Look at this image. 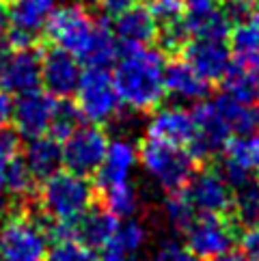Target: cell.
<instances>
[{
    "mask_svg": "<svg viewBox=\"0 0 259 261\" xmlns=\"http://www.w3.org/2000/svg\"><path fill=\"white\" fill-rule=\"evenodd\" d=\"M11 197H9V192L0 186V225L9 218V214H11Z\"/></svg>",
    "mask_w": 259,
    "mask_h": 261,
    "instance_id": "cell-42",
    "label": "cell"
},
{
    "mask_svg": "<svg viewBox=\"0 0 259 261\" xmlns=\"http://www.w3.org/2000/svg\"><path fill=\"white\" fill-rule=\"evenodd\" d=\"M214 106L223 115L225 123L229 125L234 136H248L255 129V110L251 106L225 95V93L214 99Z\"/></svg>",
    "mask_w": 259,
    "mask_h": 261,
    "instance_id": "cell-28",
    "label": "cell"
},
{
    "mask_svg": "<svg viewBox=\"0 0 259 261\" xmlns=\"http://www.w3.org/2000/svg\"><path fill=\"white\" fill-rule=\"evenodd\" d=\"M108 143H110L108 136L99 125H93V123L80 125L76 132L69 134L61 143L63 166L82 177L95 175L99 164L104 162Z\"/></svg>",
    "mask_w": 259,
    "mask_h": 261,
    "instance_id": "cell-9",
    "label": "cell"
},
{
    "mask_svg": "<svg viewBox=\"0 0 259 261\" xmlns=\"http://www.w3.org/2000/svg\"><path fill=\"white\" fill-rule=\"evenodd\" d=\"M22 160L26 169L33 175L35 181L48 179L52 173H57L63 164V153H61V141H57L50 134L29 138V143L24 147Z\"/></svg>",
    "mask_w": 259,
    "mask_h": 261,
    "instance_id": "cell-23",
    "label": "cell"
},
{
    "mask_svg": "<svg viewBox=\"0 0 259 261\" xmlns=\"http://www.w3.org/2000/svg\"><path fill=\"white\" fill-rule=\"evenodd\" d=\"M73 225V240L89 248H106L110 238L119 225V220L110 214L104 205H91V207L82 214Z\"/></svg>",
    "mask_w": 259,
    "mask_h": 261,
    "instance_id": "cell-21",
    "label": "cell"
},
{
    "mask_svg": "<svg viewBox=\"0 0 259 261\" xmlns=\"http://www.w3.org/2000/svg\"><path fill=\"white\" fill-rule=\"evenodd\" d=\"M11 117H13V99L9 93L0 89V132L11 123Z\"/></svg>",
    "mask_w": 259,
    "mask_h": 261,
    "instance_id": "cell-40",
    "label": "cell"
},
{
    "mask_svg": "<svg viewBox=\"0 0 259 261\" xmlns=\"http://www.w3.org/2000/svg\"><path fill=\"white\" fill-rule=\"evenodd\" d=\"M101 205L113 214L115 218H132L141 210V192L132 181L117 184L101 190Z\"/></svg>",
    "mask_w": 259,
    "mask_h": 261,
    "instance_id": "cell-27",
    "label": "cell"
},
{
    "mask_svg": "<svg viewBox=\"0 0 259 261\" xmlns=\"http://www.w3.org/2000/svg\"><path fill=\"white\" fill-rule=\"evenodd\" d=\"M99 261H147V259H143V257L138 255V253L125 255V253H117V250L104 248V255L99 257Z\"/></svg>",
    "mask_w": 259,
    "mask_h": 261,
    "instance_id": "cell-41",
    "label": "cell"
},
{
    "mask_svg": "<svg viewBox=\"0 0 259 261\" xmlns=\"http://www.w3.org/2000/svg\"><path fill=\"white\" fill-rule=\"evenodd\" d=\"M115 22V37L121 43V48L130 45H149L158 37V22L151 15V11L143 5H136L123 15H119Z\"/></svg>",
    "mask_w": 259,
    "mask_h": 261,
    "instance_id": "cell-22",
    "label": "cell"
},
{
    "mask_svg": "<svg viewBox=\"0 0 259 261\" xmlns=\"http://www.w3.org/2000/svg\"><path fill=\"white\" fill-rule=\"evenodd\" d=\"M54 11H57V0H9L7 39L11 48H35L39 35L45 33V26Z\"/></svg>",
    "mask_w": 259,
    "mask_h": 261,
    "instance_id": "cell-7",
    "label": "cell"
},
{
    "mask_svg": "<svg viewBox=\"0 0 259 261\" xmlns=\"http://www.w3.org/2000/svg\"><path fill=\"white\" fill-rule=\"evenodd\" d=\"M194 216H197V212L184 197V192H171L162 203V218L166 227L177 233H186Z\"/></svg>",
    "mask_w": 259,
    "mask_h": 261,
    "instance_id": "cell-31",
    "label": "cell"
},
{
    "mask_svg": "<svg viewBox=\"0 0 259 261\" xmlns=\"http://www.w3.org/2000/svg\"><path fill=\"white\" fill-rule=\"evenodd\" d=\"M184 26L190 39L225 41L234 24L225 15L220 0H184Z\"/></svg>",
    "mask_w": 259,
    "mask_h": 261,
    "instance_id": "cell-15",
    "label": "cell"
},
{
    "mask_svg": "<svg viewBox=\"0 0 259 261\" xmlns=\"http://www.w3.org/2000/svg\"><path fill=\"white\" fill-rule=\"evenodd\" d=\"M192 119H194V136L188 145V151L197 162L212 160L223 153L227 143L234 138L229 125L225 123L223 115L218 113L214 101L203 99L192 108Z\"/></svg>",
    "mask_w": 259,
    "mask_h": 261,
    "instance_id": "cell-10",
    "label": "cell"
},
{
    "mask_svg": "<svg viewBox=\"0 0 259 261\" xmlns=\"http://www.w3.org/2000/svg\"><path fill=\"white\" fill-rule=\"evenodd\" d=\"M97 24L99 22L87 11V7L73 3L59 7L52 13L48 26H45V35L57 48L69 52L78 61H82L91 48Z\"/></svg>",
    "mask_w": 259,
    "mask_h": 261,
    "instance_id": "cell-5",
    "label": "cell"
},
{
    "mask_svg": "<svg viewBox=\"0 0 259 261\" xmlns=\"http://www.w3.org/2000/svg\"><path fill=\"white\" fill-rule=\"evenodd\" d=\"M138 162L147 175L166 192H182L197 171V160L186 147L171 145L147 136L138 145Z\"/></svg>",
    "mask_w": 259,
    "mask_h": 261,
    "instance_id": "cell-4",
    "label": "cell"
},
{
    "mask_svg": "<svg viewBox=\"0 0 259 261\" xmlns=\"http://www.w3.org/2000/svg\"><path fill=\"white\" fill-rule=\"evenodd\" d=\"M59 99L41 89H35L24 95H17L13 101V125L22 138H37L50 132L52 117Z\"/></svg>",
    "mask_w": 259,
    "mask_h": 261,
    "instance_id": "cell-13",
    "label": "cell"
},
{
    "mask_svg": "<svg viewBox=\"0 0 259 261\" xmlns=\"http://www.w3.org/2000/svg\"><path fill=\"white\" fill-rule=\"evenodd\" d=\"M179 54H184V61L210 82L223 78L234 61L229 45L218 39H190Z\"/></svg>",
    "mask_w": 259,
    "mask_h": 261,
    "instance_id": "cell-18",
    "label": "cell"
},
{
    "mask_svg": "<svg viewBox=\"0 0 259 261\" xmlns=\"http://www.w3.org/2000/svg\"><path fill=\"white\" fill-rule=\"evenodd\" d=\"M85 121L80 108L73 104L71 99H59L57 110H54L52 117V125H50V136H54L57 141H65L69 134H73Z\"/></svg>",
    "mask_w": 259,
    "mask_h": 261,
    "instance_id": "cell-32",
    "label": "cell"
},
{
    "mask_svg": "<svg viewBox=\"0 0 259 261\" xmlns=\"http://www.w3.org/2000/svg\"><path fill=\"white\" fill-rule=\"evenodd\" d=\"M78 108L82 117L93 125H106L113 123V119L121 113V99L117 95L113 76L108 73V69L101 67H87V71H82L78 89Z\"/></svg>",
    "mask_w": 259,
    "mask_h": 261,
    "instance_id": "cell-6",
    "label": "cell"
},
{
    "mask_svg": "<svg viewBox=\"0 0 259 261\" xmlns=\"http://www.w3.org/2000/svg\"><path fill=\"white\" fill-rule=\"evenodd\" d=\"M48 242V218L24 201L0 225V261H45Z\"/></svg>",
    "mask_w": 259,
    "mask_h": 261,
    "instance_id": "cell-3",
    "label": "cell"
},
{
    "mask_svg": "<svg viewBox=\"0 0 259 261\" xmlns=\"http://www.w3.org/2000/svg\"><path fill=\"white\" fill-rule=\"evenodd\" d=\"M255 129H259V108L255 110Z\"/></svg>",
    "mask_w": 259,
    "mask_h": 261,
    "instance_id": "cell-47",
    "label": "cell"
},
{
    "mask_svg": "<svg viewBox=\"0 0 259 261\" xmlns=\"http://www.w3.org/2000/svg\"><path fill=\"white\" fill-rule=\"evenodd\" d=\"M151 261H203L192 253L188 246H184L177 240H162L158 248L153 250Z\"/></svg>",
    "mask_w": 259,
    "mask_h": 261,
    "instance_id": "cell-35",
    "label": "cell"
},
{
    "mask_svg": "<svg viewBox=\"0 0 259 261\" xmlns=\"http://www.w3.org/2000/svg\"><path fill=\"white\" fill-rule=\"evenodd\" d=\"M147 238H149V231H147L145 222L136 220V218H125L123 222L117 225L106 248L117 250V253L132 255V253H138V250L145 246Z\"/></svg>",
    "mask_w": 259,
    "mask_h": 261,
    "instance_id": "cell-30",
    "label": "cell"
},
{
    "mask_svg": "<svg viewBox=\"0 0 259 261\" xmlns=\"http://www.w3.org/2000/svg\"><path fill=\"white\" fill-rule=\"evenodd\" d=\"M231 37V52H234V61L253 65L259 67V22H242L236 24L229 33Z\"/></svg>",
    "mask_w": 259,
    "mask_h": 261,
    "instance_id": "cell-26",
    "label": "cell"
},
{
    "mask_svg": "<svg viewBox=\"0 0 259 261\" xmlns=\"http://www.w3.org/2000/svg\"><path fill=\"white\" fill-rule=\"evenodd\" d=\"M229 214L236 225L251 227L259 222V181H248L234 188V203Z\"/></svg>",
    "mask_w": 259,
    "mask_h": 261,
    "instance_id": "cell-29",
    "label": "cell"
},
{
    "mask_svg": "<svg viewBox=\"0 0 259 261\" xmlns=\"http://www.w3.org/2000/svg\"><path fill=\"white\" fill-rule=\"evenodd\" d=\"M147 136L171 145L188 147L194 136L192 110L184 106H158L147 121Z\"/></svg>",
    "mask_w": 259,
    "mask_h": 261,
    "instance_id": "cell-17",
    "label": "cell"
},
{
    "mask_svg": "<svg viewBox=\"0 0 259 261\" xmlns=\"http://www.w3.org/2000/svg\"><path fill=\"white\" fill-rule=\"evenodd\" d=\"M45 261H99L93 248L80 244L78 240H61L48 248Z\"/></svg>",
    "mask_w": 259,
    "mask_h": 261,
    "instance_id": "cell-33",
    "label": "cell"
},
{
    "mask_svg": "<svg viewBox=\"0 0 259 261\" xmlns=\"http://www.w3.org/2000/svg\"><path fill=\"white\" fill-rule=\"evenodd\" d=\"M240 246L248 259L259 261V222L246 227L244 233H240Z\"/></svg>",
    "mask_w": 259,
    "mask_h": 261,
    "instance_id": "cell-39",
    "label": "cell"
},
{
    "mask_svg": "<svg viewBox=\"0 0 259 261\" xmlns=\"http://www.w3.org/2000/svg\"><path fill=\"white\" fill-rule=\"evenodd\" d=\"M210 261H251L248 259L242 250H227V253H220V255H216V257H212Z\"/></svg>",
    "mask_w": 259,
    "mask_h": 261,
    "instance_id": "cell-43",
    "label": "cell"
},
{
    "mask_svg": "<svg viewBox=\"0 0 259 261\" xmlns=\"http://www.w3.org/2000/svg\"><path fill=\"white\" fill-rule=\"evenodd\" d=\"M225 95L242 101L246 106L259 104V67L231 61L225 76L220 78Z\"/></svg>",
    "mask_w": 259,
    "mask_h": 261,
    "instance_id": "cell-24",
    "label": "cell"
},
{
    "mask_svg": "<svg viewBox=\"0 0 259 261\" xmlns=\"http://www.w3.org/2000/svg\"><path fill=\"white\" fill-rule=\"evenodd\" d=\"M136 5H141V0H97L101 20H117L119 15H123Z\"/></svg>",
    "mask_w": 259,
    "mask_h": 261,
    "instance_id": "cell-38",
    "label": "cell"
},
{
    "mask_svg": "<svg viewBox=\"0 0 259 261\" xmlns=\"http://www.w3.org/2000/svg\"><path fill=\"white\" fill-rule=\"evenodd\" d=\"M184 197L197 214H229L234 203V188L218 169H201L184 186Z\"/></svg>",
    "mask_w": 259,
    "mask_h": 261,
    "instance_id": "cell-11",
    "label": "cell"
},
{
    "mask_svg": "<svg viewBox=\"0 0 259 261\" xmlns=\"http://www.w3.org/2000/svg\"><path fill=\"white\" fill-rule=\"evenodd\" d=\"M80 76L82 67L73 54L57 48V45H52L41 54V85L52 97L69 99L78 89Z\"/></svg>",
    "mask_w": 259,
    "mask_h": 261,
    "instance_id": "cell-14",
    "label": "cell"
},
{
    "mask_svg": "<svg viewBox=\"0 0 259 261\" xmlns=\"http://www.w3.org/2000/svg\"><path fill=\"white\" fill-rule=\"evenodd\" d=\"M20 151H22V136L17 134L15 129L5 127L3 132H0V164L17 158Z\"/></svg>",
    "mask_w": 259,
    "mask_h": 261,
    "instance_id": "cell-37",
    "label": "cell"
},
{
    "mask_svg": "<svg viewBox=\"0 0 259 261\" xmlns=\"http://www.w3.org/2000/svg\"><path fill=\"white\" fill-rule=\"evenodd\" d=\"M164 89L184 101H203L212 91V82L190 67L186 61H171L164 67Z\"/></svg>",
    "mask_w": 259,
    "mask_h": 261,
    "instance_id": "cell-20",
    "label": "cell"
},
{
    "mask_svg": "<svg viewBox=\"0 0 259 261\" xmlns=\"http://www.w3.org/2000/svg\"><path fill=\"white\" fill-rule=\"evenodd\" d=\"M220 7L231 24L248 22L255 13V0H220Z\"/></svg>",
    "mask_w": 259,
    "mask_h": 261,
    "instance_id": "cell-36",
    "label": "cell"
},
{
    "mask_svg": "<svg viewBox=\"0 0 259 261\" xmlns=\"http://www.w3.org/2000/svg\"><path fill=\"white\" fill-rule=\"evenodd\" d=\"M95 184L89 177L59 169L43 179L37 190V210L52 222H73L95 203Z\"/></svg>",
    "mask_w": 259,
    "mask_h": 261,
    "instance_id": "cell-2",
    "label": "cell"
},
{
    "mask_svg": "<svg viewBox=\"0 0 259 261\" xmlns=\"http://www.w3.org/2000/svg\"><path fill=\"white\" fill-rule=\"evenodd\" d=\"M164 54L149 45L121 48L113 82L121 104L134 113H153L166 95Z\"/></svg>",
    "mask_w": 259,
    "mask_h": 261,
    "instance_id": "cell-1",
    "label": "cell"
},
{
    "mask_svg": "<svg viewBox=\"0 0 259 261\" xmlns=\"http://www.w3.org/2000/svg\"><path fill=\"white\" fill-rule=\"evenodd\" d=\"M186 246L199 259H212L234 248L238 225L225 214H197L186 229Z\"/></svg>",
    "mask_w": 259,
    "mask_h": 261,
    "instance_id": "cell-8",
    "label": "cell"
},
{
    "mask_svg": "<svg viewBox=\"0 0 259 261\" xmlns=\"http://www.w3.org/2000/svg\"><path fill=\"white\" fill-rule=\"evenodd\" d=\"M5 20H7V3L5 0H0V29H3Z\"/></svg>",
    "mask_w": 259,
    "mask_h": 261,
    "instance_id": "cell-45",
    "label": "cell"
},
{
    "mask_svg": "<svg viewBox=\"0 0 259 261\" xmlns=\"http://www.w3.org/2000/svg\"><path fill=\"white\" fill-rule=\"evenodd\" d=\"M255 22H259V0H255Z\"/></svg>",
    "mask_w": 259,
    "mask_h": 261,
    "instance_id": "cell-46",
    "label": "cell"
},
{
    "mask_svg": "<svg viewBox=\"0 0 259 261\" xmlns=\"http://www.w3.org/2000/svg\"><path fill=\"white\" fill-rule=\"evenodd\" d=\"M119 54H121V45H119L115 33L108 29L101 20L97 24V31L95 37L91 41V48L85 54L82 63H87V67H101V69H108L110 65H115Z\"/></svg>",
    "mask_w": 259,
    "mask_h": 261,
    "instance_id": "cell-25",
    "label": "cell"
},
{
    "mask_svg": "<svg viewBox=\"0 0 259 261\" xmlns=\"http://www.w3.org/2000/svg\"><path fill=\"white\" fill-rule=\"evenodd\" d=\"M138 164V147L127 138H115L108 143L104 162L95 173V188L101 192L117 184H125L132 177L134 166Z\"/></svg>",
    "mask_w": 259,
    "mask_h": 261,
    "instance_id": "cell-19",
    "label": "cell"
},
{
    "mask_svg": "<svg viewBox=\"0 0 259 261\" xmlns=\"http://www.w3.org/2000/svg\"><path fill=\"white\" fill-rule=\"evenodd\" d=\"M218 173L231 188L259 181V136H234L220 153Z\"/></svg>",
    "mask_w": 259,
    "mask_h": 261,
    "instance_id": "cell-12",
    "label": "cell"
},
{
    "mask_svg": "<svg viewBox=\"0 0 259 261\" xmlns=\"http://www.w3.org/2000/svg\"><path fill=\"white\" fill-rule=\"evenodd\" d=\"M41 87V52L35 48L13 50L0 69V89L9 95H24Z\"/></svg>",
    "mask_w": 259,
    "mask_h": 261,
    "instance_id": "cell-16",
    "label": "cell"
},
{
    "mask_svg": "<svg viewBox=\"0 0 259 261\" xmlns=\"http://www.w3.org/2000/svg\"><path fill=\"white\" fill-rule=\"evenodd\" d=\"M11 52H13V48H11V43H9L7 35H0V69L5 67V63L11 57Z\"/></svg>",
    "mask_w": 259,
    "mask_h": 261,
    "instance_id": "cell-44",
    "label": "cell"
},
{
    "mask_svg": "<svg viewBox=\"0 0 259 261\" xmlns=\"http://www.w3.org/2000/svg\"><path fill=\"white\" fill-rule=\"evenodd\" d=\"M147 9L156 17L158 26L175 24L184 20V0H149Z\"/></svg>",
    "mask_w": 259,
    "mask_h": 261,
    "instance_id": "cell-34",
    "label": "cell"
}]
</instances>
